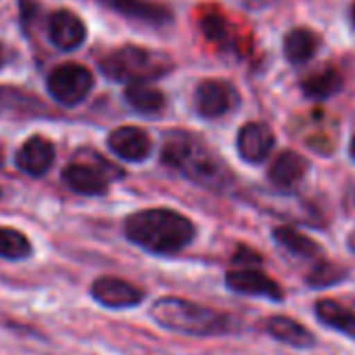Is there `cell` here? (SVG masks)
<instances>
[{
  "instance_id": "31",
  "label": "cell",
  "mask_w": 355,
  "mask_h": 355,
  "mask_svg": "<svg viewBox=\"0 0 355 355\" xmlns=\"http://www.w3.org/2000/svg\"><path fill=\"white\" fill-rule=\"evenodd\" d=\"M0 163H3V150H0Z\"/></svg>"
},
{
  "instance_id": "30",
  "label": "cell",
  "mask_w": 355,
  "mask_h": 355,
  "mask_svg": "<svg viewBox=\"0 0 355 355\" xmlns=\"http://www.w3.org/2000/svg\"><path fill=\"white\" fill-rule=\"evenodd\" d=\"M351 19H353V26H355V5H353V9H351Z\"/></svg>"
},
{
  "instance_id": "5",
  "label": "cell",
  "mask_w": 355,
  "mask_h": 355,
  "mask_svg": "<svg viewBox=\"0 0 355 355\" xmlns=\"http://www.w3.org/2000/svg\"><path fill=\"white\" fill-rule=\"evenodd\" d=\"M46 86L57 103L65 107H76L82 101H86V96L90 94L94 86V78L90 69H86L80 63H63L57 69H53Z\"/></svg>"
},
{
  "instance_id": "25",
  "label": "cell",
  "mask_w": 355,
  "mask_h": 355,
  "mask_svg": "<svg viewBox=\"0 0 355 355\" xmlns=\"http://www.w3.org/2000/svg\"><path fill=\"white\" fill-rule=\"evenodd\" d=\"M201 28L205 30L209 40L222 42L226 38V24L222 21V17H207L201 21Z\"/></svg>"
},
{
  "instance_id": "11",
  "label": "cell",
  "mask_w": 355,
  "mask_h": 355,
  "mask_svg": "<svg viewBox=\"0 0 355 355\" xmlns=\"http://www.w3.org/2000/svg\"><path fill=\"white\" fill-rule=\"evenodd\" d=\"M49 36L51 42L61 51H76L86 40L84 21L71 11H55L49 19Z\"/></svg>"
},
{
  "instance_id": "24",
  "label": "cell",
  "mask_w": 355,
  "mask_h": 355,
  "mask_svg": "<svg viewBox=\"0 0 355 355\" xmlns=\"http://www.w3.org/2000/svg\"><path fill=\"white\" fill-rule=\"evenodd\" d=\"M345 276H347L345 268H340L332 261H318L307 276V284L311 288H326V286L338 284L340 280H345Z\"/></svg>"
},
{
  "instance_id": "23",
  "label": "cell",
  "mask_w": 355,
  "mask_h": 355,
  "mask_svg": "<svg viewBox=\"0 0 355 355\" xmlns=\"http://www.w3.org/2000/svg\"><path fill=\"white\" fill-rule=\"evenodd\" d=\"M32 255V243L28 236L15 228L0 226V257L11 259V261H21Z\"/></svg>"
},
{
  "instance_id": "14",
  "label": "cell",
  "mask_w": 355,
  "mask_h": 355,
  "mask_svg": "<svg viewBox=\"0 0 355 355\" xmlns=\"http://www.w3.org/2000/svg\"><path fill=\"white\" fill-rule=\"evenodd\" d=\"M307 171H309V161L303 155L295 150H282L272 161L268 178L278 189H293L307 175Z\"/></svg>"
},
{
  "instance_id": "20",
  "label": "cell",
  "mask_w": 355,
  "mask_h": 355,
  "mask_svg": "<svg viewBox=\"0 0 355 355\" xmlns=\"http://www.w3.org/2000/svg\"><path fill=\"white\" fill-rule=\"evenodd\" d=\"M343 88V78L334 67H322L320 71L307 76L301 82V90L305 96L315 98V101H324L332 94H336Z\"/></svg>"
},
{
  "instance_id": "15",
  "label": "cell",
  "mask_w": 355,
  "mask_h": 355,
  "mask_svg": "<svg viewBox=\"0 0 355 355\" xmlns=\"http://www.w3.org/2000/svg\"><path fill=\"white\" fill-rule=\"evenodd\" d=\"M266 332L272 338L297 349H307L315 343V336L301 322L286 315H272L270 320H266Z\"/></svg>"
},
{
  "instance_id": "21",
  "label": "cell",
  "mask_w": 355,
  "mask_h": 355,
  "mask_svg": "<svg viewBox=\"0 0 355 355\" xmlns=\"http://www.w3.org/2000/svg\"><path fill=\"white\" fill-rule=\"evenodd\" d=\"M125 101L138 113H159L165 107V96L159 88L148 86L146 82H130L125 86Z\"/></svg>"
},
{
  "instance_id": "13",
  "label": "cell",
  "mask_w": 355,
  "mask_h": 355,
  "mask_svg": "<svg viewBox=\"0 0 355 355\" xmlns=\"http://www.w3.org/2000/svg\"><path fill=\"white\" fill-rule=\"evenodd\" d=\"M17 167L30 175H42L55 163V146L49 138L36 134L28 138L17 150Z\"/></svg>"
},
{
  "instance_id": "12",
  "label": "cell",
  "mask_w": 355,
  "mask_h": 355,
  "mask_svg": "<svg viewBox=\"0 0 355 355\" xmlns=\"http://www.w3.org/2000/svg\"><path fill=\"white\" fill-rule=\"evenodd\" d=\"M98 3L128 19L148 26H165L171 21V11L163 5L150 3V0H98Z\"/></svg>"
},
{
  "instance_id": "10",
  "label": "cell",
  "mask_w": 355,
  "mask_h": 355,
  "mask_svg": "<svg viewBox=\"0 0 355 355\" xmlns=\"http://www.w3.org/2000/svg\"><path fill=\"white\" fill-rule=\"evenodd\" d=\"M239 155L247 163H261L270 157L274 148V132L261 121H249L241 128L236 136Z\"/></svg>"
},
{
  "instance_id": "1",
  "label": "cell",
  "mask_w": 355,
  "mask_h": 355,
  "mask_svg": "<svg viewBox=\"0 0 355 355\" xmlns=\"http://www.w3.org/2000/svg\"><path fill=\"white\" fill-rule=\"evenodd\" d=\"M195 224L173 209H144L125 220V236L155 255H173L195 239Z\"/></svg>"
},
{
  "instance_id": "26",
  "label": "cell",
  "mask_w": 355,
  "mask_h": 355,
  "mask_svg": "<svg viewBox=\"0 0 355 355\" xmlns=\"http://www.w3.org/2000/svg\"><path fill=\"white\" fill-rule=\"evenodd\" d=\"M234 261H245V263H259L261 257L255 253V251H249V249H241V253L234 257Z\"/></svg>"
},
{
  "instance_id": "2",
  "label": "cell",
  "mask_w": 355,
  "mask_h": 355,
  "mask_svg": "<svg viewBox=\"0 0 355 355\" xmlns=\"http://www.w3.org/2000/svg\"><path fill=\"white\" fill-rule=\"evenodd\" d=\"M150 318L165 330L189 336H220L236 330V320L228 313L178 297L157 299L150 307Z\"/></svg>"
},
{
  "instance_id": "4",
  "label": "cell",
  "mask_w": 355,
  "mask_h": 355,
  "mask_svg": "<svg viewBox=\"0 0 355 355\" xmlns=\"http://www.w3.org/2000/svg\"><path fill=\"white\" fill-rule=\"evenodd\" d=\"M171 59L142 46H121L101 59V71L117 82H146L171 71Z\"/></svg>"
},
{
  "instance_id": "16",
  "label": "cell",
  "mask_w": 355,
  "mask_h": 355,
  "mask_svg": "<svg viewBox=\"0 0 355 355\" xmlns=\"http://www.w3.org/2000/svg\"><path fill=\"white\" fill-rule=\"evenodd\" d=\"M63 182L80 193V195H88V197H96V195H103L107 191V180L105 175L86 165V163H71L63 169Z\"/></svg>"
},
{
  "instance_id": "27",
  "label": "cell",
  "mask_w": 355,
  "mask_h": 355,
  "mask_svg": "<svg viewBox=\"0 0 355 355\" xmlns=\"http://www.w3.org/2000/svg\"><path fill=\"white\" fill-rule=\"evenodd\" d=\"M347 245H349V249L355 253V228H353V232L349 234V241H347Z\"/></svg>"
},
{
  "instance_id": "7",
  "label": "cell",
  "mask_w": 355,
  "mask_h": 355,
  "mask_svg": "<svg viewBox=\"0 0 355 355\" xmlns=\"http://www.w3.org/2000/svg\"><path fill=\"white\" fill-rule=\"evenodd\" d=\"M92 299L107 309H130L144 301V291L115 276H101L90 286Z\"/></svg>"
},
{
  "instance_id": "8",
  "label": "cell",
  "mask_w": 355,
  "mask_h": 355,
  "mask_svg": "<svg viewBox=\"0 0 355 355\" xmlns=\"http://www.w3.org/2000/svg\"><path fill=\"white\" fill-rule=\"evenodd\" d=\"M226 286L239 295L263 297L270 301H282L284 293L276 280L255 268H239L226 274Z\"/></svg>"
},
{
  "instance_id": "17",
  "label": "cell",
  "mask_w": 355,
  "mask_h": 355,
  "mask_svg": "<svg viewBox=\"0 0 355 355\" xmlns=\"http://www.w3.org/2000/svg\"><path fill=\"white\" fill-rule=\"evenodd\" d=\"M44 113V105L40 98L15 88L0 86V117H36Z\"/></svg>"
},
{
  "instance_id": "32",
  "label": "cell",
  "mask_w": 355,
  "mask_h": 355,
  "mask_svg": "<svg viewBox=\"0 0 355 355\" xmlns=\"http://www.w3.org/2000/svg\"><path fill=\"white\" fill-rule=\"evenodd\" d=\"M0 195H3V193H0Z\"/></svg>"
},
{
  "instance_id": "9",
  "label": "cell",
  "mask_w": 355,
  "mask_h": 355,
  "mask_svg": "<svg viewBox=\"0 0 355 355\" xmlns=\"http://www.w3.org/2000/svg\"><path fill=\"white\" fill-rule=\"evenodd\" d=\"M107 144L117 157L132 161V163L144 161L153 153L150 136L144 130L134 128V125H123V128L113 130L107 138Z\"/></svg>"
},
{
  "instance_id": "22",
  "label": "cell",
  "mask_w": 355,
  "mask_h": 355,
  "mask_svg": "<svg viewBox=\"0 0 355 355\" xmlns=\"http://www.w3.org/2000/svg\"><path fill=\"white\" fill-rule=\"evenodd\" d=\"M274 241L284 249L288 251L291 255L295 257H303V259H311L315 255H320V245L315 241H311L309 236L301 234L299 230L295 228H288V226H280L274 230Z\"/></svg>"
},
{
  "instance_id": "6",
  "label": "cell",
  "mask_w": 355,
  "mask_h": 355,
  "mask_svg": "<svg viewBox=\"0 0 355 355\" xmlns=\"http://www.w3.org/2000/svg\"><path fill=\"white\" fill-rule=\"evenodd\" d=\"M239 105V92L222 80H203L195 90V109L205 119L226 115Z\"/></svg>"
},
{
  "instance_id": "3",
  "label": "cell",
  "mask_w": 355,
  "mask_h": 355,
  "mask_svg": "<svg viewBox=\"0 0 355 355\" xmlns=\"http://www.w3.org/2000/svg\"><path fill=\"white\" fill-rule=\"evenodd\" d=\"M161 157L167 165L184 171L199 184H214V187L224 184L226 167L211 155V150H207L191 136L167 138Z\"/></svg>"
},
{
  "instance_id": "29",
  "label": "cell",
  "mask_w": 355,
  "mask_h": 355,
  "mask_svg": "<svg viewBox=\"0 0 355 355\" xmlns=\"http://www.w3.org/2000/svg\"><path fill=\"white\" fill-rule=\"evenodd\" d=\"M349 150H351V157H353V161H355V136H353V140H351V144H349Z\"/></svg>"
},
{
  "instance_id": "28",
  "label": "cell",
  "mask_w": 355,
  "mask_h": 355,
  "mask_svg": "<svg viewBox=\"0 0 355 355\" xmlns=\"http://www.w3.org/2000/svg\"><path fill=\"white\" fill-rule=\"evenodd\" d=\"M7 63V55H5V49H3V44H0V67H3Z\"/></svg>"
},
{
  "instance_id": "19",
  "label": "cell",
  "mask_w": 355,
  "mask_h": 355,
  "mask_svg": "<svg viewBox=\"0 0 355 355\" xmlns=\"http://www.w3.org/2000/svg\"><path fill=\"white\" fill-rule=\"evenodd\" d=\"M318 46H320L318 36L305 28H295L284 36V57L293 65H303L311 61Z\"/></svg>"
},
{
  "instance_id": "18",
  "label": "cell",
  "mask_w": 355,
  "mask_h": 355,
  "mask_svg": "<svg viewBox=\"0 0 355 355\" xmlns=\"http://www.w3.org/2000/svg\"><path fill=\"white\" fill-rule=\"evenodd\" d=\"M315 318L324 326H328L336 332H343L345 336L355 340V311L347 309L338 301H332V299L318 301L315 303Z\"/></svg>"
}]
</instances>
